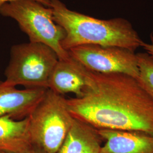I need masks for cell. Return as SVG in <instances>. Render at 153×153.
Returning a JSON list of instances; mask_svg holds the SVG:
<instances>
[{
    "label": "cell",
    "instance_id": "6da1fadb",
    "mask_svg": "<svg viewBox=\"0 0 153 153\" xmlns=\"http://www.w3.org/2000/svg\"><path fill=\"white\" fill-rule=\"evenodd\" d=\"M72 116L93 128L146 132L153 135V99L133 76L88 69L79 98L66 99Z\"/></svg>",
    "mask_w": 153,
    "mask_h": 153
},
{
    "label": "cell",
    "instance_id": "7a4b0ae2",
    "mask_svg": "<svg viewBox=\"0 0 153 153\" xmlns=\"http://www.w3.org/2000/svg\"><path fill=\"white\" fill-rule=\"evenodd\" d=\"M50 7L55 22L65 31L62 46L66 51L81 45L95 44L135 52L143 43L131 23L125 18L99 19L70 10L60 0H51Z\"/></svg>",
    "mask_w": 153,
    "mask_h": 153
},
{
    "label": "cell",
    "instance_id": "3957f363",
    "mask_svg": "<svg viewBox=\"0 0 153 153\" xmlns=\"http://www.w3.org/2000/svg\"><path fill=\"white\" fill-rule=\"evenodd\" d=\"M28 117L33 146L42 153L57 152L74 120L66 99L49 89Z\"/></svg>",
    "mask_w": 153,
    "mask_h": 153
},
{
    "label": "cell",
    "instance_id": "277c9868",
    "mask_svg": "<svg viewBox=\"0 0 153 153\" xmlns=\"http://www.w3.org/2000/svg\"><path fill=\"white\" fill-rule=\"evenodd\" d=\"M0 14L16 21L30 42L48 46L57 53L60 60L70 58L68 52L62 46L65 31L55 22L51 7L35 0H19L0 7Z\"/></svg>",
    "mask_w": 153,
    "mask_h": 153
},
{
    "label": "cell",
    "instance_id": "5b68a950",
    "mask_svg": "<svg viewBox=\"0 0 153 153\" xmlns=\"http://www.w3.org/2000/svg\"><path fill=\"white\" fill-rule=\"evenodd\" d=\"M59 57L49 47L29 42L11 47L5 81L14 86L48 89L49 80Z\"/></svg>",
    "mask_w": 153,
    "mask_h": 153
},
{
    "label": "cell",
    "instance_id": "8992f818",
    "mask_svg": "<svg viewBox=\"0 0 153 153\" xmlns=\"http://www.w3.org/2000/svg\"><path fill=\"white\" fill-rule=\"evenodd\" d=\"M72 59L90 71L99 73H122L138 79L137 53L120 47L81 45L68 51Z\"/></svg>",
    "mask_w": 153,
    "mask_h": 153
},
{
    "label": "cell",
    "instance_id": "52a82bcc",
    "mask_svg": "<svg viewBox=\"0 0 153 153\" xmlns=\"http://www.w3.org/2000/svg\"><path fill=\"white\" fill-rule=\"evenodd\" d=\"M47 90L42 88L19 89L0 81V116H10L16 120L27 117L43 98Z\"/></svg>",
    "mask_w": 153,
    "mask_h": 153
},
{
    "label": "cell",
    "instance_id": "ba28073f",
    "mask_svg": "<svg viewBox=\"0 0 153 153\" xmlns=\"http://www.w3.org/2000/svg\"><path fill=\"white\" fill-rule=\"evenodd\" d=\"M88 69L72 59L59 60L50 78L48 89L59 95L80 97L88 84Z\"/></svg>",
    "mask_w": 153,
    "mask_h": 153
},
{
    "label": "cell",
    "instance_id": "9c48e42d",
    "mask_svg": "<svg viewBox=\"0 0 153 153\" xmlns=\"http://www.w3.org/2000/svg\"><path fill=\"white\" fill-rule=\"evenodd\" d=\"M98 131L105 141L100 153H153V134L143 131L112 129Z\"/></svg>",
    "mask_w": 153,
    "mask_h": 153
},
{
    "label": "cell",
    "instance_id": "30bf717a",
    "mask_svg": "<svg viewBox=\"0 0 153 153\" xmlns=\"http://www.w3.org/2000/svg\"><path fill=\"white\" fill-rule=\"evenodd\" d=\"M103 141L97 129L74 119L71 130L56 153H100Z\"/></svg>",
    "mask_w": 153,
    "mask_h": 153
},
{
    "label": "cell",
    "instance_id": "8fae6325",
    "mask_svg": "<svg viewBox=\"0 0 153 153\" xmlns=\"http://www.w3.org/2000/svg\"><path fill=\"white\" fill-rule=\"evenodd\" d=\"M33 147L28 117L16 120L10 116H0V151L18 153Z\"/></svg>",
    "mask_w": 153,
    "mask_h": 153
},
{
    "label": "cell",
    "instance_id": "7c38bea8",
    "mask_svg": "<svg viewBox=\"0 0 153 153\" xmlns=\"http://www.w3.org/2000/svg\"><path fill=\"white\" fill-rule=\"evenodd\" d=\"M138 81L153 99V57L148 53H138Z\"/></svg>",
    "mask_w": 153,
    "mask_h": 153
},
{
    "label": "cell",
    "instance_id": "4fadbf2b",
    "mask_svg": "<svg viewBox=\"0 0 153 153\" xmlns=\"http://www.w3.org/2000/svg\"><path fill=\"white\" fill-rule=\"evenodd\" d=\"M151 42L150 43H144L142 44V47L146 51V53L148 54L151 55L153 57V36L152 35L150 37Z\"/></svg>",
    "mask_w": 153,
    "mask_h": 153
},
{
    "label": "cell",
    "instance_id": "5bb4252c",
    "mask_svg": "<svg viewBox=\"0 0 153 153\" xmlns=\"http://www.w3.org/2000/svg\"><path fill=\"white\" fill-rule=\"evenodd\" d=\"M19 1V0H0V7H1L2 6L5 4L6 3L13 2V1ZM35 1H38L46 6H48V7L51 6V0H35Z\"/></svg>",
    "mask_w": 153,
    "mask_h": 153
},
{
    "label": "cell",
    "instance_id": "9a60e30c",
    "mask_svg": "<svg viewBox=\"0 0 153 153\" xmlns=\"http://www.w3.org/2000/svg\"><path fill=\"white\" fill-rule=\"evenodd\" d=\"M0 153H42L40 152L38 149L33 146V148L28 149L27 150L22 152H18V153H11V152H1L0 151Z\"/></svg>",
    "mask_w": 153,
    "mask_h": 153
}]
</instances>
